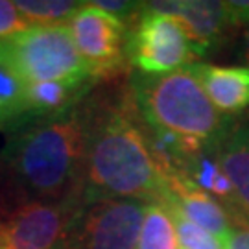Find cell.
<instances>
[{
    "mask_svg": "<svg viewBox=\"0 0 249 249\" xmlns=\"http://www.w3.org/2000/svg\"><path fill=\"white\" fill-rule=\"evenodd\" d=\"M85 205L67 201H24L0 211V249H59Z\"/></svg>",
    "mask_w": 249,
    "mask_h": 249,
    "instance_id": "6",
    "label": "cell"
},
{
    "mask_svg": "<svg viewBox=\"0 0 249 249\" xmlns=\"http://www.w3.org/2000/svg\"><path fill=\"white\" fill-rule=\"evenodd\" d=\"M216 160L229 178L242 209L249 214V131H236L220 148Z\"/></svg>",
    "mask_w": 249,
    "mask_h": 249,
    "instance_id": "14",
    "label": "cell"
},
{
    "mask_svg": "<svg viewBox=\"0 0 249 249\" xmlns=\"http://www.w3.org/2000/svg\"><path fill=\"white\" fill-rule=\"evenodd\" d=\"M164 183L168 188L164 199L176 205L190 222L211 232L222 244L229 238L232 231L229 213L213 196H209L201 188H197L190 179L178 172L164 174Z\"/></svg>",
    "mask_w": 249,
    "mask_h": 249,
    "instance_id": "10",
    "label": "cell"
},
{
    "mask_svg": "<svg viewBox=\"0 0 249 249\" xmlns=\"http://www.w3.org/2000/svg\"><path fill=\"white\" fill-rule=\"evenodd\" d=\"M80 6L81 2L74 0H15V8L30 28L69 24Z\"/></svg>",
    "mask_w": 249,
    "mask_h": 249,
    "instance_id": "16",
    "label": "cell"
},
{
    "mask_svg": "<svg viewBox=\"0 0 249 249\" xmlns=\"http://www.w3.org/2000/svg\"><path fill=\"white\" fill-rule=\"evenodd\" d=\"M4 46L26 83L63 81L89 87L96 83L81 59L67 24L32 26L4 41Z\"/></svg>",
    "mask_w": 249,
    "mask_h": 249,
    "instance_id": "4",
    "label": "cell"
},
{
    "mask_svg": "<svg viewBox=\"0 0 249 249\" xmlns=\"http://www.w3.org/2000/svg\"><path fill=\"white\" fill-rule=\"evenodd\" d=\"M87 131L85 106L13 131L0 164L20 203L83 197Z\"/></svg>",
    "mask_w": 249,
    "mask_h": 249,
    "instance_id": "2",
    "label": "cell"
},
{
    "mask_svg": "<svg viewBox=\"0 0 249 249\" xmlns=\"http://www.w3.org/2000/svg\"><path fill=\"white\" fill-rule=\"evenodd\" d=\"M197 78L220 113H238L249 106V67L194 63Z\"/></svg>",
    "mask_w": 249,
    "mask_h": 249,
    "instance_id": "11",
    "label": "cell"
},
{
    "mask_svg": "<svg viewBox=\"0 0 249 249\" xmlns=\"http://www.w3.org/2000/svg\"><path fill=\"white\" fill-rule=\"evenodd\" d=\"M26 20L15 8V2L11 0H0V43L9 41L11 37L22 34L28 30Z\"/></svg>",
    "mask_w": 249,
    "mask_h": 249,
    "instance_id": "18",
    "label": "cell"
},
{
    "mask_svg": "<svg viewBox=\"0 0 249 249\" xmlns=\"http://www.w3.org/2000/svg\"><path fill=\"white\" fill-rule=\"evenodd\" d=\"M32 124L28 109V83L0 43V131H17Z\"/></svg>",
    "mask_w": 249,
    "mask_h": 249,
    "instance_id": "12",
    "label": "cell"
},
{
    "mask_svg": "<svg viewBox=\"0 0 249 249\" xmlns=\"http://www.w3.org/2000/svg\"><path fill=\"white\" fill-rule=\"evenodd\" d=\"M89 85H71L63 81L28 83V109L30 120H45L59 116L78 106L83 94L89 92Z\"/></svg>",
    "mask_w": 249,
    "mask_h": 249,
    "instance_id": "13",
    "label": "cell"
},
{
    "mask_svg": "<svg viewBox=\"0 0 249 249\" xmlns=\"http://www.w3.org/2000/svg\"><path fill=\"white\" fill-rule=\"evenodd\" d=\"M144 9L176 17L185 26L190 41L201 55L222 41L231 28L225 2L216 0H162L142 2Z\"/></svg>",
    "mask_w": 249,
    "mask_h": 249,
    "instance_id": "9",
    "label": "cell"
},
{
    "mask_svg": "<svg viewBox=\"0 0 249 249\" xmlns=\"http://www.w3.org/2000/svg\"><path fill=\"white\" fill-rule=\"evenodd\" d=\"M85 109L89 122L83 168L85 203L104 197L164 201L168 188L133 94H124L116 102H92Z\"/></svg>",
    "mask_w": 249,
    "mask_h": 249,
    "instance_id": "1",
    "label": "cell"
},
{
    "mask_svg": "<svg viewBox=\"0 0 249 249\" xmlns=\"http://www.w3.org/2000/svg\"><path fill=\"white\" fill-rule=\"evenodd\" d=\"M162 203L168 205L176 234H178L179 249H223V244L211 232L201 229L199 225L190 222L185 214L179 211L176 205H172L168 199H164Z\"/></svg>",
    "mask_w": 249,
    "mask_h": 249,
    "instance_id": "17",
    "label": "cell"
},
{
    "mask_svg": "<svg viewBox=\"0 0 249 249\" xmlns=\"http://www.w3.org/2000/svg\"><path fill=\"white\" fill-rule=\"evenodd\" d=\"M133 81L131 94L151 131L172 133L199 144L222 133V115L209 100L192 65L162 76L142 74Z\"/></svg>",
    "mask_w": 249,
    "mask_h": 249,
    "instance_id": "3",
    "label": "cell"
},
{
    "mask_svg": "<svg viewBox=\"0 0 249 249\" xmlns=\"http://www.w3.org/2000/svg\"><path fill=\"white\" fill-rule=\"evenodd\" d=\"M67 26L94 80H109L122 72L127 59L124 20L100 9L94 2H81Z\"/></svg>",
    "mask_w": 249,
    "mask_h": 249,
    "instance_id": "8",
    "label": "cell"
},
{
    "mask_svg": "<svg viewBox=\"0 0 249 249\" xmlns=\"http://www.w3.org/2000/svg\"><path fill=\"white\" fill-rule=\"evenodd\" d=\"M223 249H249V220H238L232 225L229 238L223 242Z\"/></svg>",
    "mask_w": 249,
    "mask_h": 249,
    "instance_id": "20",
    "label": "cell"
},
{
    "mask_svg": "<svg viewBox=\"0 0 249 249\" xmlns=\"http://www.w3.org/2000/svg\"><path fill=\"white\" fill-rule=\"evenodd\" d=\"M201 52L176 17L141 9L127 32V59L144 76H162L194 65Z\"/></svg>",
    "mask_w": 249,
    "mask_h": 249,
    "instance_id": "5",
    "label": "cell"
},
{
    "mask_svg": "<svg viewBox=\"0 0 249 249\" xmlns=\"http://www.w3.org/2000/svg\"><path fill=\"white\" fill-rule=\"evenodd\" d=\"M225 9L231 28H249V0H227Z\"/></svg>",
    "mask_w": 249,
    "mask_h": 249,
    "instance_id": "19",
    "label": "cell"
},
{
    "mask_svg": "<svg viewBox=\"0 0 249 249\" xmlns=\"http://www.w3.org/2000/svg\"><path fill=\"white\" fill-rule=\"evenodd\" d=\"M242 55H244V61L248 63L249 67V28L246 30V34H244V52H242Z\"/></svg>",
    "mask_w": 249,
    "mask_h": 249,
    "instance_id": "21",
    "label": "cell"
},
{
    "mask_svg": "<svg viewBox=\"0 0 249 249\" xmlns=\"http://www.w3.org/2000/svg\"><path fill=\"white\" fill-rule=\"evenodd\" d=\"M137 249H179L174 220L166 203L155 201L146 205Z\"/></svg>",
    "mask_w": 249,
    "mask_h": 249,
    "instance_id": "15",
    "label": "cell"
},
{
    "mask_svg": "<svg viewBox=\"0 0 249 249\" xmlns=\"http://www.w3.org/2000/svg\"><path fill=\"white\" fill-rule=\"evenodd\" d=\"M146 205L120 197L85 203L59 249H137Z\"/></svg>",
    "mask_w": 249,
    "mask_h": 249,
    "instance_id": "7",
    "label": "cell"
}]
</instances>
